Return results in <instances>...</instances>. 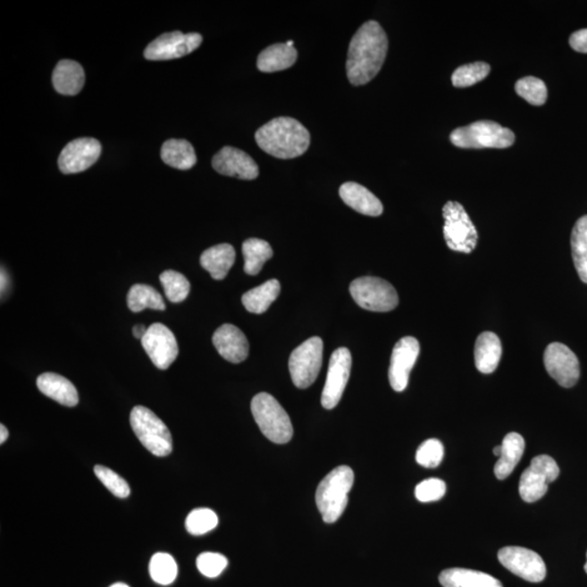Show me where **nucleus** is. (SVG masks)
Here are the masks:
<instances>
[{"label":"nucleus","mask_w":587,"mask_h":587,"mask_svg":"<svg viewBox=\"0 0 587 587\" xmlns=\"http://www.w3.org/2000/svg\"><path fill=\"white\" fill-rule=\"evenodd\" d=\"M160 155L165 164L179 170L192 169L197 163L193 145L185 139L167 140L164 143Z\"/></svg>","instance_id":"nucleus-28"},{"label":"nucleus","mask_w":587,"mask_h":587,"mask_svg":"<svg viewBox=\"0 0 587 587\" xmlns=\"http://www.w3.org/2000/svg\"><path fill=\"white\" fill-rule=\"evenodd\" d=\"M586 558H587V553H586ZM584 570H585V572H586V574H587V561H586V564H585V566H584Z\"/></svg>","instance_id":"nucleus-48"},{"label":"nucleus","mask_w":587,"mask_h":587,"mask_svg":"<svg viewBox=\"0 0 587 587\" xmlns=\"http://www.w3.org/2000/svg\"><path fill=\"white\" fill-rule=\"evenodd\" d=\"M252 413L261 432L275 444L289 443L294 429L288 413L273 395L260 393L252 400Z\"/></svg>","instance_id":"nucleus-4"},{"label":"nucleus","mask_w":587,"mask_h":587,"mask_svg":"<svg viewBox=\"0 0 587 587\" xmlns=\"http://www.w3.org/2000/svg\"><path fill=\"white\" fill-rule=\"evenodd\" d=\"M242 252L245 260L244 270L249 275L258 274L264 264L273 256L270 244L259 239H246Z\"/></svg>","instance_id":"nucleus-30"},{"label":"nucleus","mask_w":587,"mask_h":587,"mask_svg":"<svg viewBox=\"0 0 587 587\" xmlns=\"http://www.w3.org/2000/svg\"><path fill=\"white\" fill-rule=\"evenodd\" d=\"M160 282H162L165 296L170 302L182 303L188 298L190 284L182 273L173 270L164 271L160 274Z\"/></svg>","instance_id":"nucleus-34"},{"label":"nucleus","mask_w":587,"mask_h":587,"mask_svg":"<svg viewBox=\"0 0 587 587\" xmlns=\"http://www.w3.org/2000/svg\"><path fill=\"white\" fill-rule=\"evenodd\" d=\"M354 481V471L348 465H340L320 482L315 503L325 524H334L342 516L348 507V493L353 489Z\"/></svg>","instance_id":"nucleus-3"},{"label":"nucleus","mask_w":587,"mask_h":587,"mask_svg":"<svg viewBox=\"0 0 587 587\" xmlns=\"http://www.w3.org/2000/svg\"><path fill=\"white\" fill-rule=\"evenodd\" d=\"M142 345L153 364L160 370H167L179 356V345L172 331L162 323L149 326Z\"/></svg>","instance_id":"nucleus-15"},{"label":"nucleus","mask_w":587,"mask_h":587,"mask_svg":"<svg viewBox=\"0 0 587 587\" xmlns=\"http://www.w3.org/2000/svg\"><path fill=\"white\" fill-rule=\"evenodd\" d=\"M446 484L443 480L431 478L416 485L415 494L421 503H431L444 498Z\"/></svg>","instance_id":"nucleus-41"},{"label":"nucleus","mask_w":587,"mask_h":587,"mask_svg":"<svg viewBox=\"0 0 587 587\" xmlns=\"http://www.w3.org/2000/svg\"><path fill=\"white\" fill-rule=\"evenodd\" d=\"M94 473L98 480L119 499H127L130 493V486L122 476L104 465H95Z\"/></svg>","instance_id":"nucleus-39"},{"label":"nucleus","mask_w":587,"mask_h":587,"mask_svg":"<svg viewBox=\"0 0 587 587\" xmlns=\"http://www.w3.org/2000/svg\"><path fill=\"white\" fill-rule=\"evenodd\" d=\"M218 516L208 508H197L190 511L185 521V526L189 534L199 536L208 533L217 528Z\"/></svg>","instance_id":"nucleus-37"},{"label":"nucleus","mask_w":587,"mask_h":587,"mask_svg":"<svg viewBox=\"0 0 587 587\" xmlns=\"http://www.w3.org/2000/svg\"><path fill=\"white\" fill-rule=\"evenodd\" d=\"M53 84L59 94L74 96L81 92L85 84L82 65L74 60H62L54 70Z\"/></svg>","instance_id":"nucleus-21"},{"label":"nucleus","mask_w":587,"mask_h":587,"mask_svg":"<svg viewBox=\"0 0 587 587\" xmlns=\"http://www.w3.org/2000/svg\"><path fill=\"white\" fill-rule=\"evenodd\" d=\"M197 568L207 578H217L228 566V559L223 555L218 553H203L196 560Z\"/></svg>","instance_id":"nucleus-40"},{"label":"nucleus","mask_w":587,"mask_h":587,"mask_svg":"<svg viewBox=\"0 0 587 587\" xmlns=\"http://www.w3.org/2000/svg\"><path fill=\"white\" fill-rule=\"evenodd\" d=\"M298 56V50L286 43L271 45L260 53L257 67L261 72L265 73L283 71L292 67Z\"/></svg>","instance_id":"nucleus-26"},{"label":"nucleus","mask_w":587,"mask_h":587,"mask_svg":"<svg viewBox=\"0 0 587 587\" xmlns=\"http://www.w3.org/2000/svg\"><path fill=\"white\" fill-rule=\"evenodd\" d=\"M213 167L220 174L240 180H255L259 175L255 160L243 150L231 147H225L214 155Z\"/></svg>","instance_id":"nucleus-18"},{"label":"nucleus","mask_w":587,"mask_h":587,"mask_svg":"<svg viewBox=\"0 0 587 587\" xmlns=\"http://www.w3.org/2000/svg\"><path fill=\"white\" fill-rule=\"evenodd\" d=\"M544 365L547 373L563 388L569 389L578 383L579 359L568 346L561 343H551L547 346Z\"/></svg>","instance_id":"nucleus-14"},{"label":"nucleus","mask_w":587,"mask_h":587,"mask_svg":"<svg viewBox=\"0 0 587 587\" xmlns=\"http://www.w3.org/2000/svg\"><path fill=\"white\" fill-rule=\"evenodd\" d=\"M389 50V39L376 21L361 25L351 38L346 71L355 87L367 84L382 69Z\"/></svg>","instance_id":"nucleus-1"},{"label":"nucleus","mask_w":587,"mask_h":587,"mask_svg":"<svg viewBox=\"0 0 587 587\" xmlns=\"http://www.w3.org/2000/svg\"><path fill=\"white\" fill-rule=\"evenodd\" d=\"M501 565L532 583H539L545 579L546 566L541 557L535 551L519 546H507L499 551Z\"/></svg>","instance_id":"nucleus-12"},{"label":"nucleus","mask_w":587,"mask_h":587,"mask_svg":"<svg viewBox=\"0 0 587 587\" xmlns=\"http://www.w3.org/2000/svg\"><path fill=\"white\" fill-rule=\"evenodd\" d=\"M149 574L155 583L169 585L178 576V565L173 557L165 553H157L149 563Z\"/></svg>","instance_id":"nucleus-33"},{"label":"nucleus","mask_w":587,"mask_h":587,"mask_svg":"<svg viewBox=\"0 0 587 587\" xmlns=\"http://www.w3.org/2000/svg\"><path fill=\"white\" fill-rule=\"evenodd\" d=\"M493 453H494L495 456H498L499 458L500 454H501V445L496 446V448L493 450Z\"/></svg>","instance_id":"nucleus-46"},{"label":"nucleus","mask_w":587,"mask_h":587,"mask_svg":"<svg viewBox=\"0 0 587 587\" xmlns=\"http://www.w3.org/2000/svg\"><path fill=\"white\" fill-rule=\"evenodd\" d=\"M255 138L264 152L279 159L299 157L310 145L309 130L289 117L271 120L256 132Z\"/></svg>","instance_id":"nucleus-2"},{"label":"nucleus","mask_w":587,"mask_h":587,"mask_svg":"<svg viewBox=\"0 0 587 587\" xmlns=\"http://www.w3.org/2000/svg\"><path fill=\"white\" fill-rule=\"evenodd\" d=\"M351 364L349 349L340 348L331 356L328 376L321 395V404L325 409H333L339 405L348 383Z\"/></svg>","instance_id":"nucleus-13"},{"label":"nucleus","mask_w":587,"mask_h":587,"mask_svg":"<svg viewBox=\"0 0 587 587\" xmlns=\"http://www.w3.org/2000/svg\"><path fill=\"white\" fill-rule=\"evenodd\" d=\"M202 43L203 37L198 33H165L148 45L144 57L153 62L182 58L195 52Z\"/></svg>","instance_id":"nucleus-11"},{"label":"nucleus","mask_w":587,"mask_h":587,"mask_svg":"<svg viewBox=\"0 0 587 587\" xmlns=\"http://www.w3.org/2000/svg\"><path fill=\"white\" fill-rule=\"evenodd\" d=\"M235 257L237 254L232 245L220 244L205 250L200 257V264L213 279L223 280L233 267Z\"/></svg>","instance_id":"nucleus-25"},{"label":"nucleus","mask_w":587,"mask_h":587,"mask_svg":"<svg viewBox=\"0 0 587 587\" xmlns=\"http://www.w3.org/2000/svg\"><path fill=\"white\" fill-rule=\"evenodd\" d=\"M559 466L550 456L535 457L528 469L521 475L519 493L525 503H535L544 498L549 485L558 478Z\"/></svg>","instance_id":"nucleus-10"},{"label":"nucleus","mask_w":587,"mask_h":587,"mask_svg":"<svg viewBox=\"0 0 587 587\" xmlns=\"http://www.w3.org/2000/svg\"><path fill=\"white\" fill-rule=\"evenodd\" d=\"M439 579L444 587H504L494 576L484 572L463 568L444 570Z\"/></svg>","instance_id":"nucleus-24"},{"label":"nucleus","mask_w":587,"mask_h":587,"mask_svg":"<svg viewBox=\"0 0 587 587\" xmlns=\"http://www.w3.org/2000/svg\"><path fill=\"white\" fill-rule=\"evenodd\" d=\"M110 587H130V586L124 583H114Z\"/></svg>","instance_id":"nucleus-47"},{"label":"nucleus","mask_w":587,"mask_h":587,"mask_svg":"<svg viewBox=\"0 0 587 587\" xmlns=\"http://www.w3.org/2000/svg\"><path fill=\"white\" fill-rule=\"evenodd\" d=\"M516 92L533 106H541L549 96L545 83L535 77H525L519 80L516 83Z\"/></svg>","instance_id":"nucleus-36"},{"label":"nucleus","mask_w":587,"mask_h":587,"mask_svg":"<svg viewBox=\"0 0 587 587\" xmlns=\"http://www.w3.org/2000/svg\"><path fill=\"white\" fill-rule=\"evenodd\" d=\"M323 360V340L314 336L296 348L289 357V373L296 388L307 389L317 380Z\"/></svg>","instance_id":"nucleus-9"},{"label":"nucleus","mask_w":587,"mask_h":587,"mask_svg":"<svg viewBox=\"0 0 587 587\" xmlns=\"http://www.w3.org/2000/svg\"><path fill=\"white\" fill-rule=\"evenodd\" d=\"M148 328L143 324H138L137 326H134L133 328V334L135 338L142 340L144 338V335L147 334Z\"/></svg>","instance_id":"nucleus-43"},{"label":"nucleus","mask_w":587,"mask_h":587,"mask_svg":"<svg viewBox=\"0 0 587 587\" xmlns=\"http://www.w3.org/2000/svg\"><path fill=\"white\" fill-rule=\"evenodd\" d=\"M455 147L465 149L508 148L515 143L513 130L494 122H478L458 128L450 134Z\"/></svg>","instance_id":"nucleus-5"},{"label":"nucleus","mask_w":587,"mask_h":587,"mask_svg":"<svg viewBox=\"0 0 587 587\" xmlns=\"http://www.w3.org/2000/svg\"><path fill=\"white\" fill-rule=\"evenodd\" d=\"M503 348L498 335L484 332L478 336L474 348L475 367L481 373H493L498 369Z\"/></svg>","instance_id":"nucleus-23"},{"label":"nucleus","mask_w":587,"mask_h":587,"mask_svg":"<svg viewBox=\"0 0 587 587\" xmlns=\"http://www.w3.org/2000/svg\"><path fill=\"white\" fill-rule=\"evenodd\" d=\"M8 283H9L8 282V274H7L6 271L2 269V294H4V292H6V289L8 288Z\"/></svg>","instance_id":"nucleus-45"},{"label":"nucleus","mask_w":587,"mask_h":587,"mask_svg":"<svg viewBox=\"0 0 587 587\" xmlns=\"http://www.w3.org/2000/svg\"><path fill=\"white\" fill-rule=\"evenodd\" d=\"M420 344L413 336H406L396 343L391 353L389 379L395 391L407 388L411 370L419 357Z\"/></svg>","instance_id":"nucleus-17"},{"label":"nucleus","mask_w":587,"mask_h":587,"mask_svg":"<svg viewBox=\"0 0 587 587\" xmlns=\"http://www.w3.org/2000/svg\"><path fill=\"white\" fill-rule=\"evenodd\" d=\"M444 458V446L440 440L431 439L423 441L416 450L415 460L424 468L433 469L439 466Z\"/></svg>","instance_id":"nucleus-38"},{"label":"nucleus","mask_w":587,"mask_h":587,"mask_svg":"<svg viewBox=\"0 0 587 587\" xmlns=\"http://www.w3.org/2000/svg\"><path fill=\"white\" fill-rule=\"evenodd\" d=\"M490 71V64L486 63L479 62L461 65V67L455 70L453 77H451V82H453L455 88L473 87V85L483 81Z\"/></svg>","instance_id":"nucleus-35"},{"label":"nucleus","mask_w":587,"mask_h":587,"mask_svg":"<svg viewBox=\"0 0 587 587\" xmlns=\"http://www.w3.org/2000/svg\"><path fill=\"white\" fill-rule=\"evenodd\" d=\"M444 237L454 252L470 254L478 245V231L466 214L464 205L457 202L446 203L443 208Z\"/></svg>","instance_id":"nucleus-7"},{"label":"nucleus","mask_w":587,"mask_h":587,"mask_svg":"<svg viewBox=\"0 0 587 587\" xmlns=\"http://www.w3.org/2000/svg\"><path fill=\"white\" fill-rule=\"evenodd\" d=\"M130 423L140 443L157 457L172 454V438L167 425L152 410L137 406L130 415Z\"/></svg>","instance_id":"nucleus-6"},{"label":"nucleus","mask_w":587,"mask_h":587,"mask_svg":"<svg viewBox=\"0 0 587 587\" xmlns=\"http://www.w3.org/2000/svg\"><path fill=\"white\" fill-rule=\"evenodd\" d=\"M351 298L365 310L389 313L398 307L399 299L394 286L380 278L364 277L350 284Z\"/></svg>","instance_id":"nucleus-8"},{"label":"nucleus","mask_w":587,"mask_h":587,"mask_svg":"<svg viewBox=\"0 0 587 587\" xmlns=\"http://www.w3.org/2000/svg\"><path fill=\"white\" fill-rule=\"evenodd\" d=\"M569 43L575 52L587 54V29H580V31L572 34Z\"/></svg>","instance_id":"nucleus-42"},{"label":"nucleus","mask_w":587,"mask_h":587,"mask_svg":"<svg viewBox=\"0 0 587 587\" xmlns=\"http://www.w3.org/2000/svg\"><path fill=\"white\" fill-rule=\"evenodd\" d=\"M524 449L525 441L520 434L511 432L505 436L501 444V454L494 468L496 478L505 480L513 474L524 456Z\"/></svg>","instance_id":"nucleus-27"},{"label":"nucleus","mask_w":587,"mask_h":587,"mask_svg":"<svg viewBox=\"0 0 587 587\" xmlns=\"http://www.w3.org/2000/svg\"><path fill=\"white\" fill-rule=\"evenodd\" d=\"M128 306L133 313H140L144 309L164 310L165 304L162 294L152 286L135 284L128 294Z\"/></svg>","instance_id":"nucleus-32"},{"label":"nucleus","mask_w":587,"mask_h":587,"mask_svg":"<svg viewBox=\"0 0 587 587\" xmlns=\"http://www.w3.org/2000/svg\"><path fill=\"white\" fill-rule=\"evenodd\" d=\"M340 196L343 202L356 212L379 217L383 214V205L373 193L358 183L348 182L340 188Z\"/></svg>","instance_id":"nucleus-20"},{"label":"nucleus","mask_w":587,"mask_h":587,"mask_svg":"<svg viewBox=\"0 0 587 587\" xmlns=\"http://www.w3.org/2000/svg\"><path fill=\"white\" fill-rule=\"evenodd\" d=\"M213 342L221 357L230 361V363L239 364L248 357L249 343L247 338L235 325H221L213 336Z\"/></svg>","instance_id":"nucleus-19"},{"label":"nucleus","mask_w":587,"mask_h":587,"mask_svg":"<svg viewBox=\"0 0 587 587\" xmlns=\"http://www.w3.org/2000/svg\"><path fill=\"white\" fill-rule=\"evenodd\" d=\"M280 292L281 284L279 281L270 280L268 282L250 289L243 295L244 307L252 314H264L279 298Z\"/></svg>","instance_id":"nucleus-29"},{"label":"nucleus","mask_w":587,"mask_h":587,"mask_svg":"<svg viewBox=\"0 0 587 587\" xmlns=\"http://www.w3.org/2000/svg\"><path fill=\"white\" fill-rule=\"evenodd\" d=\"M102 154V144L92 138L72 140L63 149L59 155L60 172L73 174L85 172L96 164Z\"/></svg>","instance_id":"nucleus-16"},{"label":"nucleus","mask_w":587,"mask_h":587,"mask_svg":"<svg viewBox=\"0 0 587 587\" xmlns=\"http://www.w3.org/2000/svg\"><path fill=\"white\" fill-rule=\"evenodd\" d=\"M9 436L8 430L4 424L0 425V444H4Z\"/></svg>","instance_id":"nucleus-44"},{"label":"nucleus","mask_w":587,"mask_h":587,"mask_svg":"<svg viewBox=\"0 0 587 587\" xmlns=\"http://www.w3.org/2000/svg\"><path fill=\"white\" fill-rule=\"evenodd\" d=\"M38 388L47 398L67 407L79 404V394L75 386L68 379L57 373H43L38 378Z\"/></svg>","instance_id":"nucleus-22"},{"label":"nucleus","mask_w":587,"mask_h":587,"mask_svg":"<svg viewBox=\"0 0 587 587\" xmlns=\"http://www.w3.org/2000/svg\"><path fill=\"white\" fill-rule=\"evenodd\" d=\"M572 258L582 282L587 284V215L576 221L571 234Z\"/></svg>","instance_id":"nucleus-31"}]
</instances>
